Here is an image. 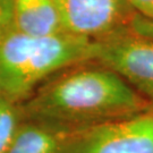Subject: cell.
<instances>
[{
    "mask_svg": "<svg viewBox=\"0 0 153 153\" xmlns=\"http://www.w3.org/2000/svg\"><path fill=\"white\" fill-rule=\"evenodd\" d=\"M127 2L135 14L153 21V0H127Z\"/></svg>",
    "mask_w": 153,
    "mask_h": 153,
    "instance_id": "8fae6325",
    "label": "cell"
},
{
    "mask_svg": "<svg viewBox=\"0 0 153 153\" xmlns=\"http://www.w3.org/2000/svg\"><path fill=\"white\" fill-rule=\"evenodd\" d=\"M15 30L14 0H0V41Z\"/></svg>",
    "mask_w": 153,
    "mask_h": 153,
    "instance_id": "9c48e42d",
    "label": "cell"
},
{
    "mask_svg": "<svg viewBox=\"0 0 153 153\" xmlns=\"http://www.w3.org/2000/svg\"><path fill=\"white\" fill-rule=\"evenodd\" d=\"M64 32L98 41L129 28L134 15L127 0H52Z\"/></svg>",
    "mask_w": 153,
    "mask_h": 153,
    "instance_id": "5b68a950",
    "label": "cell"
},
{
    "mask_svg": "<svg viewBox=\"0 0 153 153\" xmlns=\"http://www.w3.org/2000/svg\"><path fill=\"white\" fill-rule=\"evenodd\" d=\"M19 123L18 104L0 98V153H8Z\"/></svg>",
    "mask_w": 153,
    "mask_h": 153,
    "instance_id": "ba28073f",
    "label": "cell"
},
{
    "mask_svg": "<svg viewBox=\"0 0 153 153\" xmlns=\"http://www.w3.org/2000/svg\"><path fill=\"white\" fill-rule=\"evenodd\" d=\"M117 73L153 107V40L129 28L95 41L94 59Z\"/></svg>",
    "mask_w": 153,
    "mask_h": 153,
    "instance_id": "277c9868",
    "label": "cell"
},
{
    "mask_svg": "<svg viewBox=\"0 0 153 153\" xmlns=\"http://www.w3.org/2000/svg\"><path fill=\"white\" fill-rule=\"evenodd\" d=\"M61 153H153V107L67 135Z\"/></svg>",
    "mask_w": 153,
    "mask_h": 153,
    "instance_id": "3957f363",
    "label": "cell"
},
{
    "mask_svg": "<svg viewBox=\"0 0 153 153\" xmlns=\"http://www.w3.org/2000/svg\"><path fill=\"white\" fill-rule=\"evenodd\" d=\"M129 30L138 35L153 40V21L146 19L135 13L129 22Z\"/></svg>",
    "mask_w": 153,
    "mask_h": 153,
    "instance_id": "30bf717a",
    "label": "cell"
},
{
    "mask_svg": "<svg viewBox=\"0 0 153 153\" xmlns=\"http://www.w3.org/2000/svg\"><path fill=\"white\" fill-rule=\"evenodd\" d=\"M95 41L67 33L36 38L13 30L0 41V98L24 102L51 76L94 59Z\"/></svg>",
    "mask_w": 153,
    "mask_h": 153,
    "instance_id": "7a4b0ae2",
    "label": "cell"
},
{
    "mask_svg": "<svg viewBox=\"0 0 153 153\" xmlns=\"http://www.w3.org/2000/svg\"><path fill=\"white\" fill-rule=\"evenodd\" d=\"M152 108L117 73L85 61L51 76L18 104L21 120L64 136L137 115Z\"/></svg>",
    "mask_w": 153,
    "mask_h": 153,
    "instance_id": "6da1fadb",
    "label": "cell"
},
{
    "mask_svg": "<svg viewBox=\"0 0 153 153\" xmlns=\"http://www.w3.org/2000/svg\"><path fill=\"white\" fill-rule=\"evenodd\" d=\"M64 138L42 125L21 120L8 153H61Z\"/></svg>",
    "mask_w": 153,
    "mask_h": 153,
    "instance_id": "52a82bcc",
    "label": "cell"
},
{
    "mask_svg": "<svg viewBox=\"0 0 153 153\" xmlns=\"http://www.w3.org/2000/svg\"><path fill=\"white\" fill-rule=\"evenodd\" d=\"M14 16L15 30L30 36L65 33L52 0H14Z\"/></svg>",
    "mask_w": 153,
    "mask_h": 153,
    "instance_id": "8992f818",
    "label": "cell"
}]
</instances>
